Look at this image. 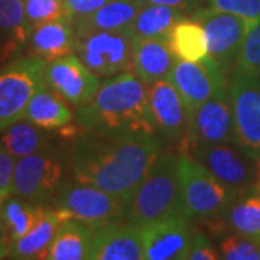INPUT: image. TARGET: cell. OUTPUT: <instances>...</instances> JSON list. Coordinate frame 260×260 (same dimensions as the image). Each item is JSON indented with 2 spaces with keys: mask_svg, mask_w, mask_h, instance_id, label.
<instances>
[{
  "mask_svg": "<svg viewBox=\"0 0 260 260\" xmlns=\"http://www.w3.org/2000/svg\"><path fill=\"white\" fill-rule=\"evenodd\" d=\"M203 0H145V3L149 5H160V6H168V8H174V9L181 10L184 13L192 12L200 9Z\"/></svg>",
  "mask_w": 260,
  "mask_h": 260,
  "instance_id": "cell-37",
  "label": "cell"
},
{
  "mask_svg": "<svg viewBox=\"0 0 260 260\" xmlns=\"http://www.w3.org/2000/svg\"><path fill=\"white\" fill-rule=\"evenodd\" d=\"M184 214L142 227L146 260H188L194 229Z\"/></svg>",
  "mask_w": 260,
  "mask_h": 260,
  "instance_id": "cell-15",
  "label": "cell"
},
{
  "mask_svg": "<svg viewBox=\"0 0 260 260\" xmlns=\"http://www.w3.org/2000/svg\"><path fill=\"white\" fill-rule=\"evenodd\" d=\"M65 220L67 217L58 208L45 207L37 225L26 236L8 243L5 259L45 260L56 233Z\"/></svg>",
  "mask_w": 260,
  "mask_h": 260,
  "instance_id": "cell-18",
  "label": "cell"
},
{
  "mask_svg": "<svg viewBox=\"0 0 260 260\" xmlns=\"http://www.w3.org/2000/svg\"><path fill=\"white\" fill-rule=\"evenodd\" d=\"M233 73L260 80V22L244 39Z\"/></svg>",
  "mask_w": 260,
  "mask_h": 260,
  "instance_id": "cell-31",
  "label": "cell"
},
{
  "mask_svg": "<svg viewBox=\"0 0 260 260\" xmlns=\"http://www.w3.org/2000/svg\"><path fill=\"white\" fill-rule=\"evenodd\" d=\"M93 260H146L140 227L123 220L95 230Z\"/></svg>",
  "mask_w": 260,
  "mask_h": 260,
  "instance_id": "cell-17",
  "label": "cell"
},
{
  "mask_svg": "<svg viewBox=\"0 0 260 260\" xmlns=\"http://www.w3.org/2000/svg\"><path fill=\"white\" fill-rule=\"evenodd\" d=\"M30 32L23 0H0V34L6 35V42L0 48V62L26 45Z\"/></svg>",
  "mask_w": 260,
  "mask_h": 260,
  "instance_id": "cell-24",
  "label": "cell"
},
{
  "mask_svg": "<svg viewBox=\"0 0 260 260\" xmlns=\"http://www.w3.org/2000/svg\"><path fill=\"white\" fill-rule=\"evenodd\" d=\"M259 188H260V160H259Z\"/></svg>",
  "mask_w": 260,
  "mask_h": 260,
  "instance_id": "cell-40",
  "label": "cell"
},
{
  "mask_svg": "<svg viewBox=\"0 0 260 260\" xmlns=\"http://www.w3.org/2000/svg\"><path fill=\"white\" fill-rule=\"evenodd\" d=\"M94 230L65 220L56 233L45 260H93Z\"/></svg>",
  "mask_w": 260,
  "mask_h": 260,
  "instance_id": "cell-23",
  "label": "cell"
},
{
  "mask_svg": "<svg viewBox=\"0 0 260 260\" xmlns=\"http://www.w3.org/2000/svg\"><path fill=\"white\" fill-rule=\"evenodd\" d=\"M177 56L168 38H136L133 44V71L146 84L169 77Z\"/></svg>",
  "mask_w": 260,
  "mask_h": 260,
  "instance_id": "cell-20",
  "label": "cell"
},
{
  "mask_svg": "<svg viewBox=\"0 0 260 260\" xmlns=\"http://www.w3.org/2000/svg\"><path fill=\"white\" fill-rule=\"evenodd\" d=\"M211 9L246 19L253 26L260 22V0H205Z\"/></svg>",
  "mask_w": 260,
  "mask_h": 260,
  "instance_id": "cell-33",
  "label": "cell"
},
{
  "mask_svg": "<svg viewBox=\"0 0 260 260\" xmlns=\"http://www.w3.org/2000/svg\"><path fill=\"white\" fill-rule=\"evenodd\" d=\"M234 119V143L260 160V80L233 73L229 83Z\"/></svg>",
  "mask_w": 260,
  "mask_h": 260,
  "instance_id": "cell-10",
  "label": "cell"
},
{
  "mask_svg": "<svg viewBox=\"0 0 260 260\" xmlns=\"http://www.w3.org/2000/svg\"><path fill=\"white\" fill-rule=\"evenodd\" d=\"M184 18L185 13L181 10L145 3L130 28L136 38H168L175 23Z\"/></svg>",
  "mask_w": 260,
  "mask_h": 260,
  "instance_id": "cell-29",
  "label": "cell"
},
{
  "mask_svg": "<svg viewBox=\"0 0 260 260\" xmlns=\"http://www.w3.org/2000/svg\"><path fill=\"white\" fill-rule=\"evenodd\" d=\"M75 120L84 129L107 135L155 136L156 132L149 107L148 84L135 71L106 80L93 100L78 107Z\"/></svg>",
  "mask_w": 260,
  "mask_h": 260,
  "instance_id": "cell-2",
  "label": "cell"
},
{
  "mask_svg": "<svg viewBox=\"0 0 260 260\" xmlns=\"http://www.w3.org/2000/svg\"><path fill=\"white\" fill-rule=\"evenodd\" d=\"M179 181L184 214L188 218L221 215L236 194L188 153L179 155Z\"/></svg>",
  "mask_w": 260,
  "mask_h": 260,
  "instance_id": "cell-4",
  "label": "cell"
},
{
  "mask_svg": "<svg viewBox=\"0 0 260 260\" xmlns=\"http://www.w3.org/2000/svg\"><path fill=\"white\" fill-rule=\"evenodd\" d=\"M179 143L182 153L198 145L234 143V119L229 87L195 109L188 133Z\"/></svg>",
  "mask_w": 260,
  "mask_h": 260,
  "instance_id": "cell-12",
  "label": "cell"
},
{
  "mask_svg": "<svg viewBox=\"0 0 260 260\" xmlns=\"http://www.w3.org/2000/svg\"><path fill=\"white\" fill-rule=\"evenodd\" d=\"M18 159L12 156L6 149L0 145V194L9 197L13 194V175Z\"/></svg>",
  "mask_w": 260,
  "mask_h": 260,
  "instance_id": "cell-35",
  "label": "cell"
},
{
  "mask_svg": "<svg viewBox=\"0 0 260 260\" xmlns=\"http://www.w3.org/2000/svg\"><path fill=\"white\" fill-rule=\"evenodd\" d=\"M55 208L67 217L100 230L110 224L120 223L126 215V201L88 184H64L56 195Z\"/></svg>",
  "mask_w": 260,
  "mask_h": 260,
  "instance_id": "cell-5",
  "label": "cell"
},
{
  "mask_svg": "<svg viewBox=\"0 0 260 260\" xmlns=\"http://www.w3.org/2000/svg\"><path fill=\"white\" fill-rule=\"evenodd\" d=\"M0 145L20 159L47 149L48 138L44 129L22 119L0 132Z\"/></svg>",
  "mask_w": 260,
  "mask_h": 260,
  "instance_id": "cell-28",
  "label": "cell"
},
{
  "mask_svg": "<svg viewBox=\"0 0 260 260\" xmlns=\"http://www.w3.org/2000/svg\"><path fill=\"white\" fill-rule=\"evenodd\" d=\"M168 78L177 87L191 113L229 87L225 73L210 55L198 62L177 58Z\"/></svg>",
  "mask_w": 260,
  "mask_h": 260,
  "instance_id": "cell-13",
  "label": "cell"
},
{
  "mask_svg": "<svg viewBox=\"0 0 260 260\" xmlns=\"http://www.w3.org/2000/svg\"><path fill=\"white\" fill-rule=\"evenodd\" d=\"M185 153L204 165L236 195L259 185V160L249 158L236 143L198 145Z\"/></svg>",
  "mask_w": 260,
  "mask_h": 260,
  "instance_id": "cell-8",
  "label": "cell"
},
{
  "mask_svg": "<svg viewBox=\"0 0 260 260\" xmlns=\"http://www.w3.org/2000/svg\"><path fill=\"white\" fill-rule=\"evenodd\" d=\"M110 0H64L65 15L75 22L77 19H81L97 9H100Z\"/></svg>",
  "mask_w": 260,
  "mask_h": 260,
  "instance_id": "cell-36",
  "label": "cell"
},
{
  "mask_svg": "<svg viewBox=\"0 0 260 260\" xmlns=\"http://www.w3.org/2000/svg\"><path fill=\"white\" fill-rule=\"evenodd\" d=\"M159 153L160 143L155 136L84 129L74 140L71 165L77 182L97 186L127 203Z\"/></svg>",
  "mask_w": 260,
  "mask_h": 260,
  "instance_id": "cell-1",
  "label": "cell"
},
{
  "mask_svg": "<svg viewBox=\"0 0 260 260\" xmlns=\"http://www.w3.org/2000/svg\"><path fill=\"white\" fill-rule=\"evenodd\" d=\"M149 107L159 130L167 139H184L191 123V110L169 78L148 84Z\"/></svg>",
  "mask_w": 260,
  "mask_h": 260,
  "instance_id": "cell-16",
  "label": "cell"
},
{
  "mask_svg": "<svg viewBox=\"0 0 260 260\" xmlns=\"http://www.w3.org/2000/svg\"><path fill=\"white\" fill-rule=\"evenodd\" d=\"M45 205L37 204L20 197L9 195L0 208V217L5 224L8 243L26 236L42 217Z\"/></svg>",
  "mask_w": 260,
  "mask_h": 260,
  "instance_id": "cell-27",
  "label": "cell"
},
{
  "mask_svg": "<svg viewBox=\"0 0 260 260\" xmlns=\"http://www.w3.org/2000/svg\"><path fill=\"white\" fill-rule=\"evenodd\" d=\"M6 200V197H3V195L0 194V208H2V204H3V201Z\"/></svg>",
  "mask_w": 260,
  "mask_h": 260,
  "instance_id": "cell-39",
  "label": "cell"
},
{
  "mask_svg": "<svg viewBox=\"0 0 260 260\" xmlns=\"http://www.w3.org/2000/svg\"><path fill=\"white\" fill-rule=\"evenodd\" d=\"M168 42L178 59L198 62L208 56L204 28L192 18H184L177 22L168 35Z\"/></svg>",
  "mask_w": 260,
  "mask_h": 260,
  "instance_id": "cell-26",
  "label": "cell"
},
{
  "mask_svg": "<svg viewBox=\"0 0 260 260\" xmlns=\"http://www.w3.org/2000/svg\"><path fill=\"white\" fill-rule=\"evenodd\" d=\"M23 119L41 129L54 130L70 124L74 114L64 99L45 85L30 99Z\"/></svg>",
  "mask_w": 260,
  "mask_h": 260,
  "instance_id": "cell-22",
  "label": "cell"
},
{
  "mask_svg": "<svg viewBox=\"0 0 260 260\" xmlns=\"http://www.w3.org/2000/svg\"><path fill=\"white\" fill-rule=\"evenodd\" d=\"M188 260H221L220 251L203 230L194 229L192 246Z\"/></svg>",
  "mask_w": 260,
  "mask_h": 260,
  "instance_id": "cell-34",
  "label": "cell"
},
{
  "mask_svg": "<svg viewBox=\"0 0 260 260\" xmlns=\"http://www.w3.org/2000/svg\"><path fill=\"white\" fill-rule=\"evenodd\" d=\"M29 55L52 62L75 51L74 22L67 15L32 29L28 39Z\"/></svg>",
  "mask_w": 260,
  "mask_h": 260,
  "instance_id": "cell-19",
  "label": "cell"
},
{
  "mask_svg": "<svg viewBox=\"0 0 260 260\" xmlns=\"http://www.w3.org/2000/svg\"><path fill=\"white\" fill-rule=\"evenodd\" d=\"M218 251L221 260H260V239L227 233L220 236Z\"/></svg>",
  "mask_w": 260,
  "mask_h": 260,
  "instance_id": "cell-30",
  "label": "cell"
},
{
  "mask_svg": "<svg viewBox=\"0 0 260 260\" xmlns=\"http://www.w3.org/2000/svg\"><path fill=\"white\" fill-rule=\"evenodd\" d=\"M6 246H8V237H6L5 224H3V220H2V217H0V259H5Z\"/></svg>",
  "mask_w": 260,
  "mask_h": 260,
  "instance_id": "cell-38",
  "label": "cell"
},
{
  "mask_svg": "<svg viewBox=\"0 0 260 260\" xmlns=\"http://www.w3.org/2000/svg\"><path fill=\"white\" fill-rule=\"evenodd\" d=\"M47 61L28 55L0 68V132L22 120L34 94L45 87Z\"/></svg>",
  "mask_w": 260,
  "mask_h": 260,
  "instance_id": "cell-6",
  "label": "cell"
},
{
  "mask_svg": "<svg viewBox=\"0 0 260 260\" xmlns=\"http://www.w3.org/2000/svg\"><path fill=\"white\" fill-rule=\"evenodd\" d=\"M191 18L203 25L208 42V55L227 74L236 64L243 42L253 25L246 19L208 6L195 10Z\"/></svg>",
  "mask_w": 260,
  "mask_h": 260,
  "instance_id": "cell-11",
  "label": "cell"
},
{
  "mask_svg": "<svg viewBox=\"0 0 260 260\" xmlns=\"http://www.w3.org/2000/svg\"><path fill=\"white\" fill-rule=\"evenodd\" d=\"M145 0H110L100 9L74 22L75 34L127 28L135 20Z\"/></svg>",
  "mask_w": 260,
  "mask_h": 260,
  "instance_id": "cell-21",
  "label": "cell"
},
{
  "mask_svg": "<svg viewBox=\"0 0 260 260\" xmlns=\"http://www.w3.org/2000/svg\"><path fill=\"white\" fill-rule=\"evenodd\" d=\"M179 214H184L179 156L160 152L146 177L127 200L124 220L142 229Z\"/></svg>",
  "mask_w": 260,
  "mask_h": 260,
  "instance_id": "cell-3",
  "label": "cell"
},
{
  "mask_svg": "<svg viewBox=\"0 0 260 260\" xmlns=\"http://www.w3.org/2000/svg\"><path fill=\"white\" fill-rule=\"evenodd\" d=\"M223 214L232 232L260 239L259 185L236 195Z\"/></svg>",
  "mask_w": 260,
  "mask_h": 260,
  "instance_id": "cell-25",
  "label": "cell"
},
{
  "mask_svg": "<svg viewBox=\"0 0 260 260\" xmlns=\"http://www.w3.org/2000/svg\"><path fill=\"white\" fill-rule=\"evenodd\" d=\"M135 34L130 26L116 30L75 34V54L99 77L133 71Z\"/></svg>",
  "mask_w": 260,
  "mask_h": 260,
  "instance_id": "cell-7",
  "label": "cell"
},
{
  "mask_svg": "<svg viewBox=\"0 0 260 260\" xmlns=\"http://www.w3.org/2000/svg\"><path fill=\"white\" fill-rule=\"evenodd\" d=\"M23 6L32 29L65 15L64 0H23Z\"/></svg>",
  "mask_w": 260,
  "mask_h": 260,
  "instance_id": "cell-32",
  "label": "cell"
},
{
  "mask_svg": "<svg viewBox=\"0 0 260 260\" xmlns=\"http://www.w3.org/2000/svg\"><path fill=\"white\" fill-rule=\"evenodd\" d=\"M64 179V167L58 153L44 149L18 159L13 175V195L42 204L55 201Z\"/></svg>",
  "mask_w": 260,
  "mask_h": 260,
  "instance_id": "cell-9",
  "label": "cell"
},
{
  "mask_svg": "<svg viewBox=\"0 0 260 260\" xmlns=\"http://www.w3.org/2000/svg\"><path fill=\"white\" fill-rule=\"evenodd\" d=\"M44 78L51 90L75 107H83L91 102L102 85L100 77L94 74L77 54L48 62Z\"/></svg>",
  "mask_w": 260,
  "mask_h": 260,
  "instance_id": "cell-14",
  "label": "cell"
}]
</instances>
